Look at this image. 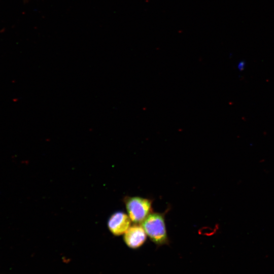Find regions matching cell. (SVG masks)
Wrapping results in <instances>:
<instances>
[{"label": "cell", "instance_id": "6da1fadb", "mask_svg": "<svg viewBox=\"0 0 274 274\" xmlns=\"http://www.w3.org/2000/svg\"><path fill=\"white\" fill-rule=\"evenodd\" d=\"M146 234L156 244L167 242L164 216L160 213H151L142 222Z\"/></svg>", "mask_w": 274, "mask_h": 274}, {"label": "cell", "instance_id": "7a4b0ae2", "mask_svg": "<svg viewBox=\"0 0 274 274\" xmlns=\"http://www.w3.org/2000/svg\"><path fill=\"white\" fill-rule=\"evenodd\" d=\"M125 202L129 218L136 224L142 223L152 210V201L147 198L127 197Z\"/></svg>", "mask_w": 274, "mask_h": 274}, {"label": "cell", "instance_id": "3957f363", "mask_svg": "<svg viewBox=\"0 0 274 274\" xmlns=\"http://www.w3.org/2000/svg\"><path fill=\"white\" fill-rule=\"evenodd\" d=\"M130 220L124 213L117 212L110 217L108 222V228L114 235H122L130 227Z\"/></svg>", "mask_w": 274, "mask_h": 274}, {"label": "cell", "instance_id": "277c9868", "mask_svg": "<svg viewBox=\"0 0 274 274\" xmlns=\"http://www.w3.org/2000/svg\"><path fill=\"white\" fill-rule=\"evenodd\" d=\"M146 235L142 226L135 224L130 226L125 232L124 241L129 248L137 249L144 244Z\"/></svg>", "mask_w": 274, "mask_h": 274}, {"label": "cell", "instance_id": "5b68a950", "mask_svg": "<svg viewBox=\"0 0 274 274\" xmlns=\"http://www.w3.org/2000/svg\"><path fill=\"white\" fill-rule=\"evenodd\" d=\"M245 66V63L243 61H242L238 63V68L240 70H242L243 69L244 67Z\"/></svg>", "mask_w": 274, "mask_h": 274}]
</instances>
